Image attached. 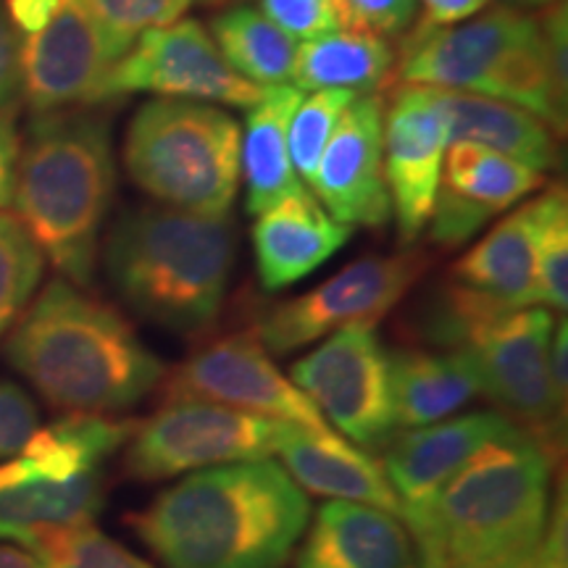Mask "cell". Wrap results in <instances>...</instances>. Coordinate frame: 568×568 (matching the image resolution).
Instances as JSON below:
<instances>
[{
	"label": "cell",
	"instance_id": "obj_1",
	"mask_svg": "<svg viewBox=\"0 0 568 568\" xmlns=\"http://www.w3.org/2000/svg\"><path fill=\"white\" fill-rule=\"evenodd\" d=\"M311 503L272 458L190 474L126 516L163 568H284Z\"/></svg>",
	"mask_w": 568,
	"mask_h": 568
},
{
	"label": "cell",
	"instance_id": "obj_12",
	"mask_svg": "<svg viewBox=\"0 0 568 568\" xmlns=\"http://www.w3.org/2000/svg\"><path fill=\"white\" fill-rule=\"evenodd\" d=\"M290 379L361 447H382L395 435L389 351L376 324L355 322L295 361Z\"/></svg>",
	"mask_w": 568,
	"mask_h": 568
},
{
	"label": "cell",
	"instance_id": "obj_42",
	"mask_svg": "<svg viewBox=\"0 0 568 568\" xmlns=\"http://www.w3.org/2000/svg\"><path fill=\"white\" fill-rule=\"evenodd\" d=\"M424 6V21L435 27H450L458 21L477 17L489 6V0H418Z\"/></svg>",
	"mask_w": 568,
	"mask_h": 568
},
{
	"label": "cell",
	"instance_id": "obj_14",
	"mask_svg": "<svg viewBox=\"0 0 568 568\" xmlns=\"http://www.w3.org/2000/svg\"><path fill=\"white\" fill-rule=\"evenodd\" d=\"M258 84L234 71L195 19H176L138 34L132 48L113 63L101 90V103L130 92H153L180 101L230 103L251 109L261 98Z\"/></svg>",
	"mask_w": 568,
	"mask_h": 568
},
{
	"label": "cell",
	"instance_id": "obj_40",
	"mask_svg": "<svg viewBox=\"0 0 568 568\" xmlns=\"http://www.w3.org/2000/svg\"><path fill=\"white\" fill-rule=\"evenodd\" d=\"M524 568H566V500L552 506V516L542 542Z\"/></svg>",
	"mask_w": 568,
	"mask_h": 568
},
{
	"label": "cell",
	"instance_id": "obj_19",
	"mask_svg": "<svg viewBox=\"0 0 568 568\" xmlns=\"http://www.w3.org/2000/svg\"><path fill=\"white\" fill-rule=\"evenodd\" d=\"M514 429L516 424L497 410H479L389 437L382 471L400 503V510L435 495L481 447Z\"/></svg>",
	"mask_w": 568,
	"mask_h": 568
},
{
	"label": "cell",
	"instance_id": "obj_39",
	"mask_svg": "<svg viewBox=\"0 0 568 568\" xmlns=\"http://www.w3.org/2000/svg\"><path fill=\"white\" fill-rule=\"evenodd\" d=\"M21 153V134L17 124V109L0 111V211L13 203L17 190V169Z\"/></svg>",
	"mask_w": 568,
	"mask_h": 568
},
{
	"label": "cell",
	"instance_id": "obj_41",
	"mask_svg": "<svg viewBox=\"0 0 568 568\" xmlns=\"http://www.w3.org/2000/svg\"><path fill=\"white\" fill-rule=\"evenodd\" d=\"M59 3L61 0H3V9L21 40L38 34L59 11Z\"/></svg>",
	"mask_w": 568,
	"mask_h": 568
},
{
	"label": "cell",
	"instance_id": "obj_18",
	"mask_svg": "<svg viewBox=\"0 0 568 568\" xmlns=\"http://www.w3.org/2000/svg\"><path fill=\"white\" fill-rule=\"evenodd\" d=\"M542 184L545 174L524 163L471 142H453L445 151L443 180L426 224L429 240L447 251L466 245L495 216Z\"/></svg>",
	"mask_w": 568,
	"mask_h": 568
},
{
	"label": "cell",
	"instance_id": "obj_43",
	"mask_svg": "<svg viewBox=\"0 0 568 568\" xmlns=\"http://www.w3.org/2000/svg\"><path fill=\"white\" fill-rule=\"evenodd\" d=\"M568 324L566 318L552 326L550 335V351H548V366H550V376H552V387L560 400L566 403V389H568Z\"/></svg>",
	"mask_w": 568,
	"mask_h": 568
},
{
	"label": "cell",
	"instance_id": "obj_32",
	"mask_svg": "<svg viewBox=\"0 0 568 568\" xmlns=\"http://www.w3.org/2000/svg\"><path fill=\"white\" fill-rule=\"evenodd\" d=\"M30 552L38 568H153L92 524L45 535Z\"/></svg>",
	"mask_w": 568,
	"mask_h": 568
},
{
	"label": "cell",
	"instance_id": "obj_37",
	"mask_svg": "<svg viewBox=\"0 0 568 568\" xmlns=\"http://www.w3.org/2000/svg\"><path fill=\"white\" fill-rule=\"evenodd\" d=\"M539 30H542L545 48H548L550 74L556 82L560 101L568 103V11L566 0H556L545 11L537 13Z\"/></svg>",
	"mask_w": 568,
	"mask_h": 568
},
{
	"label": "cell",
	"instance_id": "obj_4",
	"mask_svg": "<svg viewBox=\"0 0 568 568\" xmlns=\"http://www.w3.org/2000/svg\"><path fill=\"white\" fill-rule=\"evenodd\" d=\"M116 193L111 124L105 113H34L21 140L13 209L63 280L90 287L101 232Z\"/></svg>",
	"mask_w": 568,
	"mask_h": 568
},
{
	"label": "cell",
	"instance_id": "obj_27",
	"mask_svg": "<svg viewBox=\"0 0 568 568\" xmlns=\"http://www.w3.org/2000/svg\"><path fill=\"white\" fill-rule=\"evenodd\" d=\"M395 48L385 38L337 30L297 45L293 88L301 92L351 90L355 95L379 92L393 80Z\"/></svg>",
	"mask_w": 568,
	"mask_h": 568
},
{
	"label": "cell",
	"instance_id": "obj_2",
	"mask_svg": "<svg viewBox=\"0 0 568 568\" xmlns=\"http://www.w3.org/2000/svg\"><path fill=\"white\" fill-rule=\"evenodd\" d=\"M556 453L508 432L458 468L435 495L400 510L418 568H524L552 516Z\"/></svg>",
	"mask_w": 568,
	"mask_h": 568
},
{
	"label": "cell",
	"instance_id": "obj_9",
	"mask_svg": "<svg viewBox=\"0 0 568 568\" xmlns=\"http://www.w3.org/2000/svg\"><path fill=\"white\" fill-rule=\"evenodd\" d=\"M552 326V311L542 305L506 311L468 326L453 351L464 353L479 393L495 400L508 422L556 453L566 403L552 387L548 366Z\"/></svg>",
	"mask_w": 568,
	"mask_h": 568
},
{
	"label": "cell",
	"instance_id": "obj_33",
	"mask_svg": "<svg viewBox=\"0 0 568 568\" xmlns=\"http://www.w3.org/2000/svg\"><path fill=\"white\" fill-rule=\"evenodd\" d=\"M98 30L109 40L119 59L130 51L138 34L155 27L174 24L193 6V0H77Z\"/></svg>",
	"mask_w": 568,
	"mask_h": 568
},
{
	"label": "cell",
	"instance_id": "obj_8",
	"mask_svg": "<svg viewBox=\"0 0 568 568\" xmlns=\"http://www.w3.org/2000/svg\"><path fill=\"white\" fill-rule=\"evenodd\" d=\"M124 166L155 203L230 216L240 190V124L211 103L153 98L134 111Z\"/></svg>",
	"mask_w": 568,
	"mask_h": 568
},
{
	"label": "cell",
	"instance_id": "obj_45",
	"mask_svg": "<svg viewBox=\"0 0 568 568\" xmlns=\"http://www.w3.org/2000/svg\"><path fill=\"white\" fill-rule=\"evenodd\" d=\"M552 3H556V0H497V6H503V9H510V11H518V13H539Z\"/></svg>",
	"mask_w": 568,
	"mask_h": 568
},
{
	"label": "cell",
	"instance_id": "obj_26",
	"mask_svg": "<svg viewBox=\"0 0 568 568\" xmlns=\"http://www.w3.org/2000/svg\"><path fill=\"white\" fill-rule=\"evenodd\" d=\"M395 424L403 429L445 422L479 393L477 374L464 353L403 347L389 353Z\"/></svg>",
	"mask_w": 568,
	"mask_h": 568
},
{
	"label": "cell",
	"instance_id": "obj_34",
	"mask_svg": "<svg viewBox=\"0 0 568 568\" xmlns=\"http://www.w3.org/2000/svg\"><path fill=\"white\" fill-rule=\"evenodd\" d=\"M258 11L295 42L345 30L339 0H261Z\"/></svg>",
	"mask_w": 568,
	"mask_h": 568
},
{
	"label": "cell",
	"instance_id": "obj_3",
	"mask_svg": "<svg viewBox=\"0 0 568 568\" xmlns=\"http://www.w3.org/2000/svg\"><path fill=\"white\" fill-rule=\"evenodd\" d=\"M6 358L48 406L111 416L138 406L166 376L111 303L59 276L11 326Z\"/></svg>",
	"mask_w": 568,
	"mask_h": 568
},
{
	"label": "cell",
	"instance_id": "obj_20",
	"mask_svg": "<svg viewBox=\"0 0 568 568\" xmlns=\"http://www.w3.org/2000/svg\"><path fill=\"white\" fill-rule=\"evenodd\" d=\"M251 237L261 287L276 293L324 266L339 247L351 243L353 226L335 222L322 203L301 187L258 213Z\"/></svg>",
	"mask_w": 568,
	"mask_h": 568
},
{
	"label": "cell",
	"instance_id": "obj_46",
	"mask_svg": "<svg viewBox=\"0 0 568 568\" xmlns=\"http://www.w3.org/2000/svg\"><path fill=\"white\" fill-rule=\"evenodd\" d=\"M193 3L209 6V9H230V6H243L245 0H193Z\"/></svg>",
	"mask_w": 568,
	"mask_h": 568
},
{
	"label": "cell",
	"instance_id": "obj_13",
	"mask_svg": "<svg viewBox=\"0 0 568 568\" xmlns=\"http://www.w3.org/2000/svg\"><path fill=\"white\" fill-rule=\"evenodd\" d=\"M163 400H205L247 414L332 435V426L274 364L251 329L205 339L172 374L163 376Z\"/></svg>",
	"mask_w": 568,
	"mask_h": 568
},
{
	"label": "cell",
	"instance_id": "obj_38",
	"mask_svg": "<svg viewBox=\"0 0 568 568\" xmlns=\"http://www.w3.org/2000/svg\"><path fill=\"white\" fill-rule=\"evenodd\" d=\"M21 95V45L19 34L0 3V111L17 105Z\"/></svg>",
	"mask_w": 568,
	"mask_h": 568
},
{
	"label": "cell",
	"instance_id": "obj_28",
	"mask_svg": "<svg viewBox=\"0 0 568 568\" xmlns=\"http://www.w3.org/2000/svg\"><path fill=\"white\" fill-rule=\"evenodd\" d=\"M209 32L226 63L258 88L293 82L297 42L251 6H230L211 19Z\"/></svg>",
	"mask_w": 568,
	"mask_h": 568
},
{
	"label": "cell",
	"instance_id": "obj_15",
	"mask_svg": "<svg viewBox=\"0 0 568 568\" xmlns=\"http://www.w3.org/2000/svg\"><path fill=\"white\" fill-rule=\"evenodd\" d=\"M447 145V116L437 88L397 84L382 116V166L403 245L416 243L429 224Z\"/></svg>",
	"mask_w": 568,
	"mask_h": 568
},
{
	"label": "cell",
	"instance_id": "obj_22",
	"mask_svg": "<svg viewBox=\"0 0 568 568\" xmlns=\"http://www.w3.org/2000/svg\"><path fill=\"white\" fill-rule=\"evenodd\" d=\"M542 219V195L510 211L450 268V280L495 308L537 305L535 255Z\"/></svg>",
	"mask_w": 568,
	"mask_h": 568
},
{
	"label": "cell",
	"instance_id": "obj_36",
	"mask_svg": "<svg viewBox=\"0 0 568 568\" xmlns=\"http://www.w3.org/2000/svg\"><path fill=\"white\" fill-rule=\"evenodd\" d=\"M40 429L38 406L13 382H0V464L17 456Z\"/></svg>",
	"mask_w": 568,
	"mask_h": 568
},
{
	"label": "cell",
	"instance_id": "obj_5",
	"mask_svg": "<svg viewBox=\"0 0 568 568\" xmlns=\"http://www.w3.org/2000/svg\"><path fill=\"white\" fill-rule=\"evenodd\" d=\"M237 255L230 216L169 205L124 211L103 245L105 274L134 314L182 337H203L222 316Z\"/></svg>",
	"mask_w": 568,
	"mask_h": 568
},
{
	"label": "cell",
	"instance_id": "obj_10",
	"mask_svg": "<svg viewBox=\"0 0 568 568\" xmlns=\"http://www.w3.org/2000/svg\"><path fill=\"white\" fill-rule=\"evenodd\" d=\"M287 422L205 400H163L126 445L124 471L138 481H166L182 474L240 460L272 458Z\"/></svg>",
	"mask_w": 568,
	"mask_h": 568
},
{
	"label": "cell",
	"instance_id": "obj_21",
	"mask_svg": "<svg viewBox=\"0 0 568 568\" xmlns=\"http://www.w3.org/2000/svg\"><path fill=\"white\" fill-rule=\"evenodd\" d=\"M295 568H418L400 516L364 503L329 500L318 508Z\"/></svg>",
	"mask_w": 568,
	"mask_h": 568
},
{
	"label": "cell",
	"instance_id": "obj_11",
	"mask_svg": "<svg viewBox=\"0 0 568 568\" xmlns=\"http://www.w3.org/2000/svg\"><path fill=\"white\" fill-rule=\"evenodd\" d=\"M429 268V255L406 247L361 255L308 293L255 311L251 332L274 355H290L347 324H376L410 293Z\"/></svg>",
	"mask_w": 568,
	"mask_h": 568
},
{
	"label": "cell",
	"instance_id": "obj_23",
	"mask_svg": "<svg viewBox=\"0 0 568 568\" xmlns=\"http://www.w3.org/2000/svg\"><path fill=\"white\" fill-rule=\"evenodd\" d=\"M276 453L284 460V471L305 493L332 497V500L364 503L400 516V503L382 466L335 432L318 435L290 424Z\"/></svg>",
	"mask_w": 568,
	"mask_h": 568
},
{
	"label": "cell",
	"instance_id": "obj_25",
	"mask_svg": "<svg viewBox=\"0 0 568 568\" xmlns=\"http://www.w3.org/2000/svg\"><path fill=\"white\" fill-rule=\"evenodd\" d=\"M303 101L293 84H274L247 109L245 132L240 134V176L245 182V209L258 216L303 187L287 151L290 119Z\"/></svg>",
	"mask_w": 568,
	"mask_h": 568
},
{
	"label": "cell",
	"instance_id": "obj_44",
	"mask_svg": "<svg viewBox=\"0 0 568 568\" xmlns=\"http://www.w3.org/2000/svg\"><path fill=\"white\" fill-rule=\"evenodd\" d=\"M0 568H38L30 550H21L13 542H0Z\"/></svg>",
	"mask_w": 568,
	"mask_h": 568
},
{
	"label": "cell",
	"instance_id": "obj_30",
	"mask_svg": "<svg viewBox=\"0 0 568 568\" xmlns=\"http://www.w3.org/2000/svg\"><path fill=\"white\" fill-rule=\"evenodd\" d=\"M537 305L564 314L568 305V197L564 184L542 193L535 255Z\"/></svg>",
	"mask_w": 568,
	"mask_h": 568
},
{
	"label": "cell",
	"instance_id": "obj_24",
	"mask_svg": "<svg viewBox=\"0 0 568 568\" xmlns=\"http://www.w3.org/2000/svg\"><path fill=\"white\" fill-rule=\"evenodd\" d=\"M447 116V138L453 142H471L487 151L506 155L524 166L545 174L558 163V134L535 113L518 105L474 95V92L439 90Z\"/></svg>",
	"mask_w": 568,
	"mask_h": 568
},
{
	"label": "cell",
	"instance_id": "obj_16",
	"mask_svg": "<svg viewBox=\"0 0 568 568\" xmlns=\"http://www.w3.org/2000/svg\"><path fill=\"white\" fill-rule=\"evenodd\" d=\"M19 45L21 92L32 113L101 103L105 77L119 61L77 0H61L53 19Z\"/></svg>",
	"mask_w": 568,
	"mask_h": 568
},
{
	"label": "cell",
	"instance_id": "obj_35",
	"mask_svg": "<svg viewBox=\"0 0 568 568\" xmlns=\"http://www.w3.org/2000/svg\"><path fill=\"white\" fill-rule=\"evenodd\" d=\"M345 30L397 38L416 24L418 0H339Z\"/></svg>",
	"mask_w": 568,
	"mask_h": 568
},
{
	"label": "cell",
	"instance_id": "obj_6",
	"mask_svg": "<svg viewBox=\"0 0 568 568\" xmlns=\"http://www.w3.org/2000/svg\"><path fill=\"white\" fill-rule=\"evenodd\" d=\"M393 82L474 92L518 105L566 134L568 103L550 74L539 21L503 6L450 27L416 19L395 51Z\"/></svg>",
	"mask_w": 568,
	"mask_h": 568
},
{
	"label": "cell",
	"instance_id": "obj_17",
	"mask_svg": "<svg viewBox=\"0 0 568 568\" xmlns=\"http://www.w3.org/2000/svg\"><path fill=\"white\" fill-rule=\"evenodd\" d=\"M385 95H355L326 142L308 187L329 216L345 226L379 230L393 219L385 166H382Z\"/></svg>",
	"mask_w": 568,
	"mask_h": 568
},
{
	"label": "cell",
	"instance_id": "obj_31",
	"mask_svg": "<svg viewBox=\"0 0 568 568\" xmlns=\"http://www.w3.org/2000/svg\"><path fill=\"white\" fill-rule=\"evenodd\" d=\"M353 98L355 92L351 90H316L308 98L303 95V101L297 103L293 119H290L287 151L301 182L311 184L314 180L326 142Z\"/></svg>",
	"mask_w": 568,
	"mask_h": 568
},
{
	"label": "cell",
	"instance_id": "obj_29",
	"mask_svg": "<svg viewBox=\"0 0 568 568\" xmlns=\"http://www.w3.org/2000/svg\"><path fill=\"white\" fill-rule=\"evenodd\" d=\"M45 272V255L11 213L0 211V337L19 322Z\"/></svg>",
	"mask_w": 568,
	"mask_h": 568
},
{
	"label": "cell",
	"instance_id": "obj_7",
	"mask_svg": "<svg viewBox=\"0 0 568 568\" xmlns=\"http://www.w3.org/2000/svg\"><path fill=\"white\" fill-rule=\"evenodd\" d=\"M134 422L67 414L38 429L17 456L0 464V542L32 548L53 531L92 524L103 506V468Z\"/></svg>",
	"mask_w": 568,
	"mask_h": 568
}]
</instances>
